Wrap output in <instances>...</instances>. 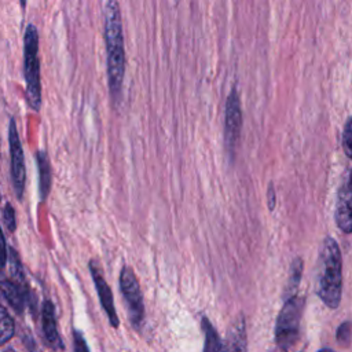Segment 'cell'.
Segmentation results:
<instances>
[{
	"label": "cell",
	"mask_w": 352,
	"mask_h": 352,
	"mask_svg": "<svg viewBox=\"0 0 352 352\" xmlns=\"http://www.w3.org/2000/svg\"><path fill=\"white\" fill-rule=\"evenodd\" d=\"M304 309V298L293 296L283 304L275 326V341L278 346L287 349L298 338L300 322Z\"/></svg>",
	"instance_id": "4"
},
{
	"label": "cell",
	"mask_w": 352,
	"mask_h": 352,
	"mask_svg": "<svg viewBox=\"0 0 352 352\" xmlns=\"http://www.w3.org/2000/svg\"><path fill=\"white\" fill-rule=\"evenodd\" d=\"M318 296L329 308H337L342 296V261L338 243L327 236L319 254Z\"/></svg>",
	"instance_id": "2"
},
{
	"label": "cell",
	"mask_w": 352,
	"mask_h": 352,
	"mask_svg": "<svg viewBox=\"0 0 352 352\" xmlns=\"http://www.w3.org/2000/svg\"><path fill=\"white\" fill-rule=\"evenodd\" d=\"M37 165L40 175V195L41 199H45L50 188H51V166L44 151L37 153Z\"/></svg>",
	"instance_id": "13"
},
{
	"label": "cell",
	"mask_w": 352,
	"mask_h": 352,
	"mask_svg": "<svg viewBox=\"0 0 352 352\" xmlns=\"http://www.w3.org/2000/svg\"><path fill=\"white\" fill-rule=\"evenodd\" d=\"M319 352H334L333 349H329V348H324V349H320Z\"/></svg>",
	"instance_id": "24"
},
{
	"label": "cell",
	"mask_w": 352,
	"mask_h": 352,
	"mask_svg": "<svg viewBox=\"0 0 352 352\" xmlns=\"http://www.w3.org/2000/svg\"><path fill=\"white\" fill-rule=\"evenodd\" d=\"M14 320L7 311L0 307V345L7 342L14 336Z\"/></svg>",
	"instance_id": "15"
},
{
	"label": "cell",
	"mask_w": 352,
	"mask_h": 352,
	"mask_svg": "<svg viewBox=\"0 0 352 352\" xmlns=\"http://www.w3.org/2000/svg\"><path fill=\"white\" fill-rule=\"evenodd\" d=\"M351 333H352V327L349 322H344L338 330H337V341L338 344L346 346L351 342Z\"/></svg>",
	"instance_id": "18"
},
{
	"label": "cell",
	"mask_w": 352,
	"mask_h": 352,
	"mask_svg": "<svg viewBox=\"0 0 352 352\" xmlns=\"http://www.w3.org/2000/svg\"><path fill=\"white\" fill-rule=\"evenodd\" d=\"M8 142H10V154H11V175L15 192L18 198L22 197L25 187V161H23V150L19 140L18 129L14 118L10 121L8 126Z\"/></svg>",
	"instance_id": "7"
},
{
	"label": "cell",
	"mask_w": 352,
	"mask_h": 352,
	"mask_svg": "<svg viewBox=\"0 0 352 352\" xmlns=\"http://www.w3.org/2000/svg\"><path fill=\"white\" fill-rule=\"evenodd\" d=\"M0 287L6 296V298L8 300V302L18 311L22 312L23 311V296L25 293L12 282V280H0Z\"/></svg>",
	"instance_id": "14"
},
{
	"label": "cell",
	"mask_w": 352,
	"mask_h": 352,
	"mask_svg": "<svg viewBox=\"0 0 352 352\" xmlns=\"http://www.w3.org/2000/svg\"><path fill=\"white\" fill-rule=\"evenodd\" d=\"M3 219L10 231L15 230V212L10 204H6V208L3 210Z\"/></svg>",
	"instance_id": "19"
},
{
	"label": "cell",
	"mask_w": 352,
	"mask_h": 352,
	"mask_svg": "<svg viewBox=\"0 0 352 352\" xmlns=\"http://www.w3.org/2000/svg\"><path fill=\"white\" fill-rule=\"evenodd\" d=\"M274 352H286V349H283V348H280V346H278Z\"/></svg>",
	"instance_id": "23"
},
{
	"label": "cell",
	"mask_w": 352,
	"mask_h": 352,
	"mask_svg": "<svg viewBox=\"0 0 352 352\" xmlns=\"http://www.w3.org/2000/svg\"><path fill=\"white\" fill-rule=\"evenodd\" d=\"M268 197H270V208L272 209L274 208V204H275V199H274V191H272V187L270 186V191H268Z\"/></svg>",
	"instance_id": "22"
},
{
	"label": "cell",
	"mask_w": 352,
	"mask_h": 352,
	"mask_svg": "<svg viewBox=\"0 0 352 352\" xmlns=\"http://www.w3.org/2000/svg\"><path fill=\"white\" fill-rule=\"evenodd\" d=\"M202 330L205 334L204 352H226V346L208 318H202Z\"/></svg>",
	"instance_id": "12"
},
{
	"label": "cell",
	"mask_w": 352,
	"mask_h": 352,
	"mask_svg": "<svg viewBox=\"0 0 352 352\" xmlns=\"http://www.w3.org/2000/svg\"><path fill=\"white\" fill-rule=\"evenodd\" d=\"M226 352H248V340L243 316H238L228 329Z\"/></svg>",
	"instance_id": "10"
},
{
	"label": "cell",
	"mask_w": 352,
	"mask_h": 352,
	"mask_svg": "<svg viewBox=\"0 0 352 352\" xmlns=\"http://www.w3.org/2000/svg\"><path fill=\"white\" fill-rule=\"evenodd\" d=\"M73 352H89L87 342L80 331H74V351Z\"/></svg>",
	"instance_id": "20"
},
{
	"label": "cell",
	"mask_w": 352,
	"mask_h": 352,
	"mask_svg": "<svg viewBox=\"0 0 352 352\" xmlns=\"http://www.w3.org/2000/svg\"><path fill=\"white\" fill-rule=\"evenodd\" d=\"M104 43L109 87L113 98L118 99L125 74V50L117 0H106L104 4Z\"/></svg>",
	"instance_id": "1"
},
{
	"label": "cell",
	"mask_w": 352,
	"mask_h": 352,
	"mask_svg": "<svg viewBox=\"0 0 352 352\" xmlns=\"http://www.w3.org/2000/svg\"><path fill=\"white\" fill-rule=\"evenodd\" d=\"M54 305L51 301H45L43 307V330L45 334L47 341L54 346V348H63V344L60 341V337L56 330V323H55V315H54Z\"/></svg>",
	"instance_id": "11"
},
{
	"label": "cell",
	"mask_w": 352,
	"mask_h": 352,
	"mask_svg": "<svg viewBox=\"0 0 352 352\" xmlns=\"http://www.w3.org/2000/svg\"><path fill=\"white\" fill-rule=\"evenodd\" d=\"M301 271H302V263L300 258H296L292 264L290 268V275H289V280H287V286H286V292H287V298L296 296L294 292L298 287V282H300V276H301Z\"/></svg>",
	"instance_id": "16"
},
{
	"label": "cell",
	"mask_w": 352,
	"mask_h": 352,
	"mask_svg": "<svg viewBox=\"0 0 352 352\" xmlns=\"http://www.w3.org/2000/svg\"><path fill=\"white\" fill-rule=\"evenodd\" d=\"M120 286H121L122 296L126 301L129 318L135 324V327H138L142 324L144 309H143V300H142L139 283L129 267L122 268L121 276H120Z\"/></svg>",
	"instance_id": "5"
},
{
	"label": "cell",
	"mask_w": 352,
	"mask_h": 352,
	"mask_svg": "<svg viewBox=\"0 0 352 352\" xmlns=\"http://www.w3.org/2000/svg\"><path fill=\"white\" fill-rule=\"evenodd\" d=\"M89 268H91V274H92V278H94V283H95V287L98 290V296L100 298V302H102V307L103 309L106 311L109 319H110V323L111 326L117 327L118 326V318H117V314H116V308H114V304H113V294H111V290L109 287V285L106 283L100 270L98 268V265L91 261L89 263Z\"/></svg>",
	"instance_id": "9"
},
{
	"label": "cell",
	"mask_w": 352,
	"mask_h": 352,
	"mask_svg": "<svg viewBox=\"0 0 352 352\" xmlns=\"http://www.w3.org/2000/svg\"><path fill=\"white\" fill-rule=\"evenodd\" d=\"M242 126V113L241 102L236 89H232L227 98L226 103V122H224V139L226 147L231 157H234Z\"/></svg>",
	"instance_id": "6"
},
{
	"label": "cell",
	"mask_w": 352,
	"mask_h": 352,
	"mask_svg": "<svg viewBox=\"0 0 352 352\" xmlns=\"http://www.w3.org/2000/svg\"><path fill=\"white\" fill-rule=\"evenodd\" d=\"M342 147L345 154L352 160V116L348 118L342 132Z\"/></svg>",
	"instance_id": "17"
},
{
	"label": "cell",
	"mask_w": 352,
	"mask_h": 352,
	"mask_svg": "<svg viewBox=\"0 0 352 352\" xmlns=\"http://www.w3.org/2000/svg\"><path fill=\"white\" fill-rule=\"evenodd\" d=\"M334 219L341 231L352 232V170L338 190Z\"/></svg>",
	"instance_id": "8"
},
{
	"label": "cell",
	"mask_w": 352,
	"mask_h": 352,
	"mask_svg": "<svg viewBox=\"0 0 352 352\" xmlns=\"http://www.w3.org/2000/svg\"><path fill=\"white\" fill-rule=\"evenodd\" d=\"M23 73L28 104L34 111H38L41 107L38 32L33 23H29L26 26L23 34Z\"/></svg>",
	"instance_id": "3"
},
{
	"label": "cell",
	"mask_w": 352,
	"mask_h": 352,
	"mask_svg": "<svg viewBox=\"0 0 352 352\" xmlns=\"http://www.w3.org/2000/svg\"><path fill=\"white\" fill-rule=\"evenodd\" d=\"M6 261H7V245H6L1 228H0V265L1 267L6 265Z\"/></svg>",
	"instance_id": "21"
}]
</instances>
